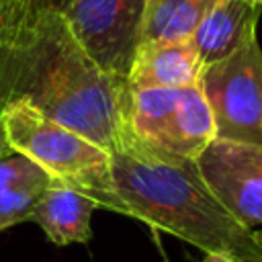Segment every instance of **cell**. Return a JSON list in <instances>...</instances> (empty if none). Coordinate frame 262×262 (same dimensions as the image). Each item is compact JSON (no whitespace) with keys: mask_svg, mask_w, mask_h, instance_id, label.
I'll use <instances>...</instances> for the list:
<instances>
[{"mask_svg":"<svg viewBox=\"0 0 262 262\" xmlns=\"http://www.w3.org/2000/svg\"><path fill=\"white\" fill-rule=\"evenodd\" d=\"M8 68L12 100H29L108 154L121 151L135 137L127 80L100 70L57 10L29 8L12 0Z\"/></svg>","mask_w":262,"mask_h":262,"instance_id":"cell-1","label":"cell"},{"mask_svg":"<svg viewBox=\"0 0 262 262\" xmlns=\"http://www.w3.org/2000/svg\"><path fill=\"white\" fill-rule=\"evenodd\" d=\"M260 10L258 0H219L190 35L203 66L227 57L254 35Z\"/></svg>","mask_w":262,"mask_h":262,"instance_id":"cell-9","label":"cell"},{"mask_svg":"<svg viewBox=\"0 0 262 262\" xmlns=\"http://www.w3.org/2000/svg\"><path fill=\"white\" fill-rule=\"evenodd\" d=\"M129 121L139 141L178 160L194 162L217 137L211 108L199 86L131 88Z\"/></svg>","mask_w":262,"mask_h":262,"instance_id":"cell-4","label":"cell"},{"mask_svg":"<svg viewBox=\"0 0 262 262\" xmlns=\"http://www.w3.org/2000/svg\"><path fill=\"white\" fill-rule=\"evenodd\" d=\"M8 29H10V0L0 2V158L14 154L4 131V111L12 100L10 68H8Z\"/></svg>","mask_w":262,"mask_h":262,"instance_id":"cell-13","label":"cell"},{"mask_svg":"<svg viewBox=\"0 0 262 262\" xmlns=\"http://www.w3.org/2000/svg\"><path fill=\"white\" fill-rule=\"evenodd\" d=\"M194 166L242 225L262 227V145L215 137L199 154Z\"/></svg>","mask_w":262,"mask_h":262,"instance_id":"cell-7","label":"cell"},{"mask_svg":"<svg viewBox=\"0 0 262 262\" xmlns=\"http://www.w3.org/2000/svg\"><path fill=\"white\" fill-rule=\"evenodd\" d=\"M23 6H29V8H41V10H57L61 12L66 0H14Z\"/></svg>","mask_w":262,"mask_h":262,"instance_id":"cell-14","label":"cell"},{"mask_svg":"<svg viewBox=\"0 0 262 262\" xmlns=\"http://www.w3.org/2000/svg\"><path fill=\"white\" fill-rule=\"evenodd\" d=\"M201 262H237L227 254H203Z\"/></svg>","mask_w":262,"mask_h":262,"instance_id":"cell-15","label":"cell"},{"mask_svg":"<svg viewBox=\"0 0 262 262\" xmlns=\"http://www.w3.org/2000/svg\"><path fill=\"white\" fill-rule=\"evenodd\" d=\"M203 61L190 39L139 43L131 70L129 88H188L199 86Z\"/></svg>","mask_w":262,"mask_h":262,"instance_id":"cell-8","label":"cell"},{"mask_svg":"<svg viewBox=\"0 0 262 262\" xmlns=\"http://www.w3.org/2000/svg\"><path fill=\"white\" fill-rule=\"evenodd\" d=\"M49 182L51 178L29 158H0V231L29 221Z\"/></svg>","mask_w":262,"mask_h":262,"instance_id":"cell-11","label":"cell"},{"mask_svg":"<svg viewBox=\"0 0 262 262\" xmlns=\"http://www.w3.org/2000/svg\"><path fill=\"white\" fill-rule=\"evenodd\" d=\"M254 231V237H256V242L262 246V227H256V229H252Z\"/></svg>","mask_w":262,"mask_h":262,"instance_id":"cell-16","label":"cell"},{"mask_svg":"<svg viewBox=\"0 0 262 262\" xmlns=\"http://www.w3.org/2000/svg\"><path fill=\"white\" fill-rule=\"evenodd\" d=\"M4 131L10 149L29 158L51 180L88 196L100 209L131 217L115 186L111 154L106 149L55 123L25 98L8 102Z\"/></svg>","mask_w":262,"mask_h":262,"instance_id":"cell-3","label":"cell"},{"mask_svg":"<svg viewBox=\"0 0 262 262\" xmlns=\"http://www.w3.org/2000/svg\"><path fill=\"white\" fill-rule=\"evenodd\" d=\"M219 0H143L141 43L190 39Z\"/></svg>","mask_w":262,"mask_h":262,"instance_id":"cell-12","label":"cell"},{"mask_svg":"<svg viewBox=\"0 0 262 262\" xmlns=\"http://www.w3.org/2000/svg\"><path fill=\"white\" fill-rule=\"evenodd\" d=\"M258 2H262V0H258Z\"/></svg>","mask_w":262,"mask_h":262,"instance_id":"cell-17","label":"cell"},{"mask_svg":"<svg viewBox=\"0 0 262 262\" xmlns=\"http://www.w3.org/2000/svg\"><path fill=\"white\" fill-rule=\"evenodd\" d=\"M0 2H2V0H0Z\"/></svg>","mask_w":262,"mask_h":262,"instance_id":"cell-18","label":"cell"},{"mask_svg":"<svg viewBox=\"0 0 262 262\" xmlns=\"http://www.w3.org/2000/svg\"><path fill=\"white\" fill-rule=\"evenodd\" d=\"M199 90L219 139L262 145V49L256 33L227 57L203 66Z\"/></svg>","mask_w":262,"mask_h":262,"instance_id":"cell-5","label":"cell"},{"mask_svg":"<svg viewBox=\"0 0 262 262\" xmlns=\"http://www.w3.org/2000/svg\"><path fill=\"white\" fill-rule=\"evenodd\" d=\"M59 14L100 70L127 80L141 43L143 0H66Z\"/></svg>","mask_w":262,"mask_h":262,"instance_id":"cell-6","label":"cell"},{"mask_svg":"<svg viewBox=\"0 0 262 262\" xmlns=\"http://www.w3.org/2000/svg\"><path fill=\"white\" fill-rule=\"evenodd\" d=\"M115 186L137 219L172 233L203 254L262 262V246L211 192L194 162L170 158L137 137L111 154Z\"/></svg>","mask_w":262,"mask_h":262,"instance_id":"cell-2","label":"cell"},{"mask_svg":"<svg viewBox=\"0 0 262 262\" xmlns=\"http://www.w3.org/2000/svg\"><path fill=\"white\" fill-rule=\"evenodd\" d=\"M98 205L88 196L51 180L29 221L37 223L55 246L88 244L92 237L90 221Z\"/></svg>","mask_w":262,"mask_h":262,"instance_id":"cell-10","label":"cell"}]
</instances>
